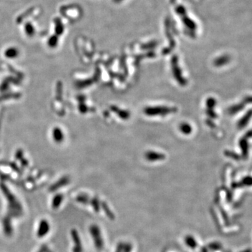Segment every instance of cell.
Returning <instances> with one entry per match:
<instances>
[{"label":"cell","mask_w":252,"mask_h":252,"mask_svg":"<svg viewBox=\"0 0 252 252\" xmlns=\"http://www.w3.org/2000/svg\"><path fill=\"white\" fill-rule=\"evenodd\" d=\"M3 227H4V233L7 236H11L12 234V226H11V217H9V216H7L4 218L3 219Z\"/></svg>","instance_id":"3957f363"},{"label":"cell","mask_w":252,"mask_h":252,"mask_svg":"<svg viewBox=\"0 0 252 252\" xmlns=\"http://www.w3.org/2000/svg\"><path fill=\"white\" fill-rule=\"evenodd\" d=\"M3 192L7 197L8 201H9V207H8V216L10 217H20L22 214V209L21 205L18 201V200L14 197V195L11 194L9 192V191L6 188L2 186Z\"/></svg>","instance_id":"6da1fadb"},{"label":"cell","mask_w":252,"mask_h":252,"mask_svg":"<svg viewBox=\"0 0 252 252\" xmlns=\"http://www.w3.org/2000/svg\"><path fill=\"white\" fill-rule=\"evenodd\" d=\"M62 199H63V196L61 194H58L54 197L53 203H52V206H53V208L54 209H58L62 201Z\"/></svg>","instance_id":"277c9868"},{"label":"cell","mask_w":252,"mask_h":252,"mask_svg":"<svg viewBox=\"0 0 252 252\" xmlns=\"http://www.w3.org/2000/svg\"><path fill=\"white\" fill-rule=\"evenodd\" d=\"M50 229L49 223L46 220H41L38 228L37 236L39 237H43L48 233Z\"/></svg>","instance_id":"7a4b0ae2"},{"label":"cell","mask_w":252,"mask_h":252,"mask_svg":"<svg viewBox=\"0 0 252 252\" xmlns=\"http://www.w3.org/2000/svg\"><path fill=\"white\" fill-rule=\"evenodd\" d=\"M47 252H52V251H47Z\"/></svg>","instance_id":"8992f818"},{"label":"cell","mask_w":252,"mask_h":252,"mask_svg":"<svg viewBox=\"0 0 252 252\" xmlns=\"http://www.w3.org/2000/svg\"><path fill=\"white\" fill-rule=\"evenodd\" d=\"M48 251V247L47 245H43L42 247H41V249H39V251L38 252H47Z\"/></svg>","instance_id":"5b68a950"}]
</instances>
